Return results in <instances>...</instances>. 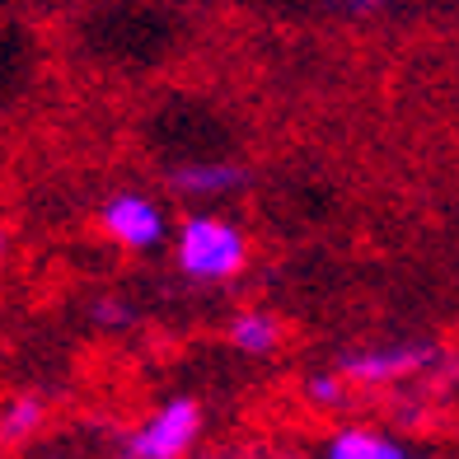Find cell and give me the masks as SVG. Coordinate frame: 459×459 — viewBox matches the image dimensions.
Segmentation results:
<instances>
[{"instance_id": "11", "label": "cell", "mask_w": 459, "mask_h": 459, "mask_svg": "<svg viewBox=\"0 0 459 459\" xmlns=\"http://www.w3.org/2000/svg\"><path fill=\"white\" fill-rule=\"evenodd\" d=\"M5 244H10V239H5V225H0V258H5Z\"/></svg>"}, {"instance_id": "2", "label": "cell", "mask_w": 459, "mask_h": 459, "mask_svg": "<svg viewBox=\"0 0 459 459\" xmlns=\"http://www.w3.org/2000/svg\"><path fill=\"white\" fill-rule=\"evenodd\" d=\"M197 431H202V408L193 399H169L132 431V459H183L193 450Z\"/></svg>"}, {"instance_id": "3", "label": "cell", "mask_w": 459, "mask_h": 459, "mask_svg": "<svg viewBox=\"0 0 459 459\" xmlns=\"http://www.w3.org/2000/svg\"><path fill=\"white\" fill-rule=\"evenodd\" d=\"M99 225H103V235H108L113 244L136 248V254L164 244V235H169V221H164L160 202L141 197V193H113L108 202H103Z\"/></svg>"}, {"instance_id": "12", "label": "cell", "mask_w": 459, "mask_h": 459, "mask_svg": "<svg viewBox=\"0 0 459 459\" xmlns=\"http://www.w3.org/2000/svg\"><path fill=\"white\" fill-rule=\"evenodd\" d=\"M408 459H422V455H408Z\"/></svg>"}, {"instance_id": "8", "label": "cell", "mask_w": 459, "mask_h": 459, "mask_svg": "<svg viewBox=\"0 0 459 459\" xmlns=\"http://www.w3.org/2000/svg\"><path fill=\"white\" fill-rule=\"evenodd\" d=\"M38 422H43V403L38 399H14L5 412H0V436H5V441H24Z\"/></svg>"}, {"instance_id": "1", "label": "cell", "mask_w": 459, "mask_h": 459, "mask_svg": "<svg viewBox=\"0 0 459 459\" xmlns=\"http://www.w3.org/2000/svg\"><path fill=\"white\" fill-rule=\"evenodd\" d=\"M178 267L193 281H230L248 263V239L235 221L225 216H187L178 225Z\"/></svg>"}, {"instance_id": "4", "label": "cell", "mask_w": 459, "mask_h": 459, "mask_svg": "<svg viewBox=\"0 0 459 459\" xmlns=\"http://www.w3.org/2000/svg\"><path fill=\"white\" fill-rule=\"evenodd\" d=\"M427 361H431V347H375V351H351L338 375L357 385H389Z\"/></svg>"}, {"instance_id": "6", "label": "cell", "mask_w": 459, "mask_h": 459, "mask_svg": "<svg viewBox=\"0 0 459 459\" xmlns=\"http://www.w3.org/2000/svg\"><path fill=\"white\" fill-rule=\"evenodd\" d=\"M230 342H235V351H244V357H273L277 342H281V324H277V315H267V309H244V315H235V324H230Z\"/></svg>"}, {"instance_id": "9", "label": "cell", "mask_w": 459, "mask_h": 459, "mask_svg": "<svg viewBox=\"0 0 459 459\" xmlns=\"http://www.w3.org/2000/svg\"><path fill=\"white\" fill-rule=\"evenodd\" d=\"M305 399L319 403V408H338V403L347 399L342 375H309V380H305Z\"/></svg>"}, {"instance_id": "10", "label": "cell", "mask_w": 459, "mask_h": 459, "mask_svg": "<svg viewBox=\"0 0 459 459\" xmlns=\"http://www.w3.org/2000/svg\"><path fill=\"white\" fill-rule=\"evenodd\" d=\"M94 319L99 324H127V305L122 300H94Z\"/></svg>"}, {"instance_id": "5", "label": "cell", "mask_w": 459, "mask_h": 459, "mask_svg": "<svg viewBox=\"0 0 459 459\" xmlns=\"http://www.w3.org/2000/svg\"><path fill=\"white\" fill-rule=\"evenodd\" d=\"M324 459H408L403 446L385 431H370V427H342L328 436Z\"/></svg>"}, {"instance_id": "7", "label": "cell", "mask_w": 459, "mask_h": 459, "mask_svg": "<svg viewBox=\"0 0 459 459\" xmlns=\"http://www.w3.org/2000/svg\"><path fill=\"white\" fill-rule=\"evenodd\" d=\"M239 183H244V169H235V164H183V169H174V187L187 197H216Z\"/></svg>"}]
</instances>
